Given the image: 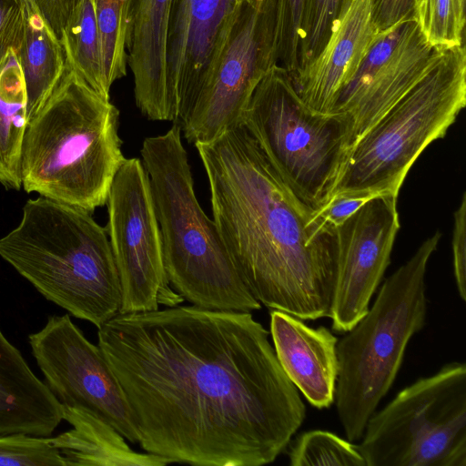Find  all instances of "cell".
Listing matches in <instances>:
<instances>
[{"instance_id": "9a60e30c", "label": "cell", "mask_w": 466, "mask_h": 466, "mask_svg": "<svg viewBox=\"0 0 466 466\" xmlns=\"http://www.w3.org/2000/svg\"><path fill=\"white\" fill-rule=\"evenodd\" d=\"M241 0H172L167 49L168 121L182 123L212 73Z\"/></svg>"}, {"instance_id": "e0dca14e", "label": "cell", "mask_w": 466, "mask_h": 466, "mask_svg": "<svg viewBox=\"0 0 466 466\" xmlns=\"http://www.w3.org/2000/svg\"><path fill=\"white\" fill-rule=\"evenodd\" d=\"M270 334L284 372L317 409L334 402L338 379V339L324 326H307L302 319L270 310Z\"/></svg>"}, {"instance_id": "8fae6325", "label": "cell", "mask_w": 466, "mask_h": 466, "mask_svg": "<svg viewBox=\"0 0 466 466\" xmlns=\"http://www.w3.org/2000/svg\"><path fill=\"white\" fill-rule=\"evenodd\" d=\"M273 65L271 1L241 0L219 58L180 124L187 141L208 142L241 125Z\"/></svg>"}, {"instance_id": "44dd1931", "label": "cell", "mask_w": 466, "mask_h": 466, "mask_svg": "<svg viewBox=\"0 0 466 466\" xmlns=\"http://www.w3.org/2000/svg\"><path fill=\"white\" fill-rule=\"evenodd\" d=\"M23 33L17 56L25 85L29 120L58 82L66 61L59 39L33 0H23Z\"/></svg>"}, {"instance_id": "83f0119b", "label": "cell", "mask_w": 466, "mask_h": 466, "mask_svg": "<svg viewBox=\"0 0 466 466\" xmlns=\"http://www.w3.org/2000/svg\"><path fill=\"white\" fill-rule=\"evenodd\" d=\"M0 466H66L51 437L0 435Z\"/></svg>"}, {"instance_id": "7a4b0ae2", "label": "cell", "mask_w": 466, "mask_h": 466, "mask_svg": "<svg viewBox=\"0 0 466 466\" xmlns=\"http://www.w3.org/2000/svg\"><path fill=\"white\" fill-rule=\"evenodd\" d=\"M213 220L252 296L302 320L329 318L336 277L333 231L291 192L241 124L195 144Z\"/></svg>"}, {"instance_id": "7402d4cb", "label": "cell", "mask_w": 466, "mask_h": 466, "mask_svg": "<svg viewBox=\"0 0 466 466\" xmlns=\"http://www.w3.org/2000/svg\"><path fill=\"white\" fill-rule=\"evenodd\" d=\"M28 122L26 92L17 50L11 48L0 66V183L20 189L21 152Z\"/></svg>"}, {"instance_id": "4fadbf2b", "label": "cell", "mask_w": 466, "mask_h": 466, "mask_svg": "<svg viewBox=\"0 0 466 466\" xmlns=\"http://www.w3.org/2000/svg\"><path fill=\"white\" fill-rule=\"evenodd\" d=\"M444 49L430 44L415 16L379 32L333 113L346 116L350 149L438 63Z\"/></svg>"}, {"instance_id": "277c9868", "label": "cell", "mask_w": 466, "mask_h": 466, "mask_svg": "<svg viewBox=\"0 0 466 466\" xmlns=\"http://www.w3.org/2000/svg\"><path fill=\"white\" fill-rule=\"evenodd\" d=\"M0 257L47 300L97 329L119 312L122 289L106 229L82 208L29 199L19 224L0 238Z\"/></svg>"}, {"instance_id": "1f68e13d", "label": "cell", "mask_w": 466, "mask_h": 466, "mask_svg": "<svg viewBox=\"0 0 466 466\" xmlns=\"http://www.w3.org/2000/svg\"><path fill=\"white\" fill-rule=\"evenodd\" d=\"M452 255L453 274L461 300H466V193L453 214Z\"/></svg>"}, {"instance_id": "ba28073f", "label": "cell", "mask_w": 466, "mask_h": 466, "mask_svg": "<svg viewBox=\"0 0 466 466\" xmlns=\"http://www.w3.org/2000/svg\"><path fill=\"white\" fill-rule=\"evenodd\" d=\"M242 125L299 201L316 211L331 198L350 148L346 116L307 106L276 64L255 88Z\"/></svg>"}, {"instance_id": "ac0fdd59", "label": "cell", "mask_w": 466, "mask_h": 466, "mask_svg": "<svg viewBox=\"0 0 466 466\" xmlns=\"http://www.w3.org/2000/svg\"><path fill=\"white\" fill-rule=\"evenodd\" d=\"M172 0H131L127 64L137 106L151 120L168 121L167 49Z\"/></svg>"}, {"instance_id": "cb8c5ba5", "label": "cell", "mask_w": 466, "mask_h": 466, "mask_svg": "<svg viewBox=\"0 0 466 466\" xmlns=\"http://www.w3.org/2000/svg\"><path fill=\"white\" fill-rule=\"evenodd\" d=\"M107 86L127 74L131 0H93Z\"/></svg>"}, {"instance_id": "836d02e7", "label": "cell", "mask_w": 466, "mask_h": 466, "mask_svg": "<svg viewBox=\"0 0 466 466\" xmlns=\"http://www.w3.org/2000/svg\"><path fill=\"white\" fill-rule=\"evenodd\" d=\"M81 0H33L41 16L59 39L62 32Z\"/></svg>"}, {"instance_id": "7c38bea8", "label": "cell", "mask_w": 466, "mask_h": 466, "mask_svg": "<svg viewBox=\"0 0 466 466\" xmlns=\"http://www.w3.org/2000/svg\"><path fill=\"white\" fill-rule=\"evenodd\" d=\"M46 385L62 405L86 410L137 443L123 390L98 345L91 343L68 314L49 316L28 336Z\"/></svg>"}, {"instance_id": "603a6c76", "label": "cell", "mask_w": 466, "mask_h": 466, "mask_svg": "<svg viewBox=\"0 0 466 466\" xmlns=\"http://www.w3.org/2000/svg\"><path fill=\"white\" fill-rule=\"evenodd\" d=\"M66 63L94 91L109 99L93 0H81L69 17L61 37Z\"/></svg>"}, {"instance_id": "52a82bcc", "label": "cell", "mask_w": 466, "mask_h": 466, "mask_svg": "<svg viewBox=\"0 0 466 466\" xmlns=\"http://www.w3.org/2000/svg\"><path fill=\"white\" fill-rule=\"evenodd\" d=\"M465 106L461 45L444 49L436 66L356 141L332 196L398 197L417 158L445 137Z\"/></svg>"}, {"instance_id": "484cf974", "label": "cell", "mask_w": 466, "mask_h": 466, "mask_svg": "<svg viewBox=\"0 0 466 466\" xmlns=\"http://www.w3.org/2000/svg\"><path fill=\"white\" fill-rule=\"evenodd\" d=\"M309 3V0H271L273 56L289 75L299 65Z\"/></svg>"}, {"instance_id": "ffe728a7", "label": "cell", "mask_w": 466, "mask_h": 466, "mask_svg": "<svg viewBox=\"0 0 466 466\" xmlns=\"http://www.w3.org/2000/svg\"><path fill=\"white\" fill-rule=\"evenodd\" d=\"M63 420L72 429L51 443L64 457L66 466H166L169 461L158 455L138 452L110 424L90 411L62 405Z\"/></svg>"}, {"instance_id": "f1b7e54d", "label": "cell", "mask_w": 466, "mask_h": 466, "mask_svg": "<svg viewBox=\"0 0 466 466\" xmlns=\"http://www.w3.org/2000/svg\"><path fill=\"white\" fill-rule=\"evenodd\" d=\"M347 0H309L299 67L310 61L327 42Z\"/></svg>"}, {"instance_id": "9c48e42d", "label": "cell", "mask_w": 466, "mask_h": 466, "mask_svg": "<svg viewBox=\"0 0 466 466\" xmlns=\"http://www.w3.org/2000/svg\"><path fill=\"white\" fill-rule=\"evenodd\" d=\"M366 466H466V365L452 361L401 390L369 419Z\"/></svg>"}, {"instance_id": "2e32d148", "label": "cell", "mask_w": 466, "mask_h": 466, "mask_svg": "<svg viewBox=\"0 0 466 466\" xmlns=\"http://www.w3.org/2000/svg\"><path fill=\"white\" fill-rule=\"evenodd\" d=\"M379 31L371 0H347L319 52L289 75L301 101L319 113H333L339 94L354 76Z\"/></svg>"}, {"instance_id": "4316f807", "label": "cell", "mask_w": 466, "mask_h": 466, "mask_svg": "<svg viewBox=\"0 0 466 466\" xmlns=\"http://www.w3.org/2000/svg\"><path fill=\"white\" fill-rule=\"evenodd\" d=\"M464 0H415L414 16L432 46L446 49L462 45Z\"/></svg>"}, {"instance_id": "5bb4252c", "label": "cell", "mask_w": 466, "mask_h": 466, "mask_svg": "<svg viewBox=\"0 0 466 466\" xmlns=\"http://www.w3.org/2000/svg\"><path fill=\"white\" fill-rule=\"evenodd\" d=\"M397 198L380 195L334 228L336 277L331 328L345 333L368 311L400 229Z\"/></svg>"}, {"instance_id": "5b68a950", "label": "cell", "mask_w": 466, "mask_h": 466, "mask_svg": "<svg viewBox=\"0 0 466 466\" xmlns=\"http://www.w3.org/2000/svg\"><path fill=\"white\" fill-rule=\"evenodd\" d=\"M175 124L147 137L140 153L159 225L163 260L172 289L193 306L251 312L261 309L252 296L213 219L194 190L187 154Z\"/></svg>"}, {"instance_id": "8992f818", "label": "cell", "mask_w": 466, "mask_h": 466, "mask_svg": "<svg viewBox=\"0 0 466 466\" xmlns=\"http://www.w3.org/2000/svg\"><path fill=\"white\" fill-rule=\"evenodd\" d=\"M441 234L436 231L381 285L367 313L337 342L334 402L350 441H360L391 388L410 339L426 321L425 276Z\"/></svg>"}, {"instance_id": "e575fe53", "label": "cell", "mask_w": 466, "mask_h": 466, "mask_svg": "<svg viewBox=\"0 0 466 466\" xmlns=\"http://www.w3.org/2000/svg\"><path fill=\"white\" fill-rule=\"evenodd\" d=\"M466 2V0H464Z\"/></svg>"}, {"instance_id": "4dcf8cb0", "label": "cell", "mask_w": 466, "mask_h": 466, "mask_svg": "<svg viewBox=\"0 0 466 466\" xmlns=\"http://www.w3.org/2000/svg\"><path fill=\"white\" fill-rule=\"evenodd\" d=\"M23 25V0H0V66L11 48L18 51Z\"/></svg>"}, {"instance_id": "d6a6232c", "label": "cell", "mask_w": 466, "mask_h": 466, "mask_svg": "<svg viewBox=\"0 0 466 466\" xmlns=\"http://www.w3.org/2000/svg\"><path fill=\"white\" fill-rule=\"evenodd\" d=\"M415 0H371L374 24L379 32L414 16Z\"/></svg>"}, {"instance_id": "d6986e66", "label": "cell", "mask_w": 466, "mask_h": 466, "mask_svg": "<svg viewBox=\"0 0 466 466\" xmlns=\"http://www.w3.org/2000/svg\"><path fill=\"white\" fill-rule=\"evenodd\" d=\"M62 420V404L0 329V435L49 437Z\"/></svg>"}, {"instance_id": "f546056e", "label": "cell", "mask_w": 466, "mask_h": 466, "mask_svg": "<svg viewBox=\"0 0 466 466\" xmlns=\"http://www.w3.org/2000/svg\"><path fill=\"white\" fill-rule=\"evenodd\" d=\"M374 197L377 196L333 195L322 207L313 212V220L321 229L333 231Z\"/></svg>"}, {"instance_id": "d4e9b609", "label": "cell", "mask_w": 466, "mask_h": 466, "mask_svg": "<svg viewBox=\"0 0 466 466\" xmlns=\"http://www.w3.org/2000/svg\"><path fill=\"white\" fill-rule=\"evenodd\" d=\"M289 445L292 466H366L357 445L327 431L303 432Z\"/></svg>"}, {"instance_id": "3957f363", "label": "cell", "mask_w": 466, "mask_h": 466, "mask_svg": "<svg viewBox=\"0 0 466 466\" xmlns=\"http://www.w3.org/2000/svg\"><path fill=\"white\" fill-rule=\"evenodd\" d=\"M118 127V109L66 63L52 92L27 122L22 187L89 213L104 206L126 159Z\"/></svg>"}, {"instance_id": "30bf717a", "label": "cell", "mask_w": 466, "mask_h": 466, "mask_svg": "<svg viewBox=\"0 0 466 466\" xmlns=\"http://www.w3.org/2000/svg\"><path fill=\"white\" fill-rule=\"evenodd\" d=\"M106 232L117 268L120 314L175 307L184 299L169 284L147 173L137 157L125 159L106 200Z\"/></svg>"}, {"instance_id": "6da1fadb", "label": "cell", "mask_w": 466, "mask_h": 466, "mask_svg": "<svg viewBox=\"0 0 466 466\" xmlns=\"http://www.w3.org/2000/svg\"><path fill=\"white\" fill-rule=\"evenodd\" d=\"M97 329L137 443L169 463L266 465L306 418L251 312L178 305L118 313Z\"/></svg>"}]
</instances>
